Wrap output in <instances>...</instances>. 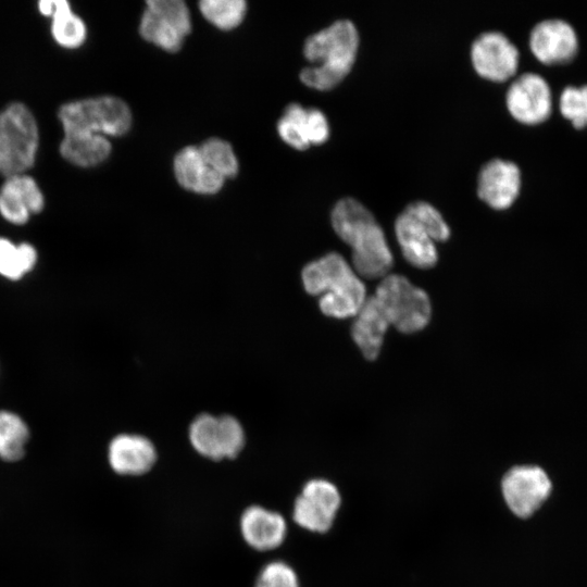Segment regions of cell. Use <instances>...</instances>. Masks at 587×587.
Returning a JSON list of instances; mask_svg holds the SVG:
<instances>
[{
    "mask_svg": "<svg viewBox=\"0 0 587 587\" xmlns=\"http://www.w3.org/2000/svg\"><path fill=\"white\" fill-rule=\"evenodd\" d=\"M333 228L352 249L354 272L364 278H384L392 266L385 234L372 212L352 197L341 198L332 211Z\"/></svg>",
    "mask_w": 587,
    "mask_h": 587,
    "instance_id": "obj_1",
    "label": "cell"
},
{
    "mask_svg": "<svg viewBox=\"0 0 587 587\" xmlns=\"http://www.w3.org/2000/svg\"><path fill=\"white\" fill-rule=\"evenodd\" d=\"M359 35L355 25L347 18L309 36L304 42V57L316 65L304 67L300 79L309 87L327 90L335 87L350 72L357 55Z\"/></svg>",
    "mask_w": 587,
    "mask_h": 587,
    "instance_id": "obj_2",
    "label": "cell"
},
{
    "mask_svg": "<svg viewBox=\"0 0 587 587\" xmlns=\"http://www.w3.org/2000/svg\"><path fill=\"white\" fill-rule=\"evenodd\" d=\"M301 278L307 292L321 295L320 309L327 316H355L367 298L360 276L336 252L307 264Z\"/></svg>",
    "mask_w": 587,
    "mask_h": 587,
    "instance_id": "obj_3",
    "label": "cell"
},
{
    "mask_svg": "<svg viewBox=\"0 0 587 587\" xmlns=\"http://www.w3.org/2000/svg\"><path fill=\"white\" fill-rule=\"evenodd\" d=\"M39 132L32 111L14 102L0 112V174H25L36 160Z\"/></svg>",
    "mask_w": 587,
    "mask_h": 587,
    "instance_id": "obj_4",
    "label": "cell"
},
{
    "mask_svg": "<svg viewBox=\"0 0 587 587\" xmlns=\"http://www.w3.org/2000/svg\"><path fill=\"white\" fill-rule=\"evenodd\" d=\"M58 115L64 134L122 136L132 125L128 105L120 98L110 96L65 103Z\"/></svg>",
    "mask_w": 587,
    "mask_h": 587,
    "instance_id": "obj_5",
    "label": "cell"
},
{
    "mask_svg": "<svg viewBox=\"0 0 587 587\" xmlns=\"http://www.w3.org/2000/svg\"><path fill=\"white\" fill-rule=\"evenodd\" d=\"M373 296L389 325L401 333L419 332L429 322L432 307L427 294L402 275L388 274L382 278Z\"/></svg>",
    "mask_w": 587,
    "mask_h": 587,
    "instance_id": "obj_6",
    "label": "cell"
},
{
    "mask_svg": "<svg viewBox=\"0 0 587 587\" xmlns=\"http://www.w3.org/2000/svg\"><path fill=\"white\" fill-rule=\"evenodd\" d=\"M500 490L511 513L520 519H527L548 500L552 482L539 465L520 464L504 473Z\"/></svg>",
    "mask_w": 587,
    "mask_h": 587,
    "instance_id": "obj_7",
    "label": "cell"
},
{
    "mask_svg": "<svg viewBox=\"0 0 587 587\" xmlns=\"http://www.w3.org/2000/svg\"><path fill=\"white\" fill-rule=\"evenodd\" d=\"M190 29L189 10L182 0L147 1L139 24V33L147 41L165 51L176 52Z\"/></svg>",
    "mask_w": 587,
    "mask_h": 587,
    "instance_id": "obj_8",
    "label": "cell"
},
{
    "mask_svg": "<svg viewBox=\"0 0 587 587\" xmlns=\"http://www.w3.org/2000/svg\"><path fill=\"white\" fill-rule=\"evenodd\" d=\"M192 448L213 461L235 459L243 449L245 432L237 419L201 414L189 427Z\"/></svg>",
    "mask_w": 587,
    "mask_h": 587,
    "instance_id": "obj_9",
    "label": "cell"
},
{
    "mask_svg": "<svg viewBox=\"0 0 587 587\" xmlns=\"http://www.w3.org/2000/svg\"><path fill=\"white\" fill-rule=\"evenodd\" d=\"M340 505L341 495L333 482L312 478L295 500L292 520L303 529L324 534L330 530Z\"/></svg>",
    "mask_w": 587,
    "mask_h": 587,
    "instance_id": "obj_10",
    "label": "cell"
},
{
    "mask_svg": "<svg viewBox=\"0 0 587 587\" xmlns=\"http://www.w3.org/2000/svg\"><path fill=\"white\" fill-rule=\"evenodd\" d=\"M475 71L483 77L503 82L512 77L519 67V50L500 32H485L476 37L471 47Z\"/></svg>",
    "mask_w": 587,
    "mask_h": 587,
    "instance_id": "obj_11",
    "label": "cell"
},
{
    "mask_svg": "<svg viewBox=\"0 0 587 587\" xmlns=\"http://www.w3.org/2000/svg\"><path fill=\"white\" fill-rule=\"evenodd\" d=\"M511 115L524 124L546 121L552 110V95L547 80L536 73H524L510 85L505 96Z\"/></svg>",
    "mask_w": 587,
    "mask_h": 587,
    "instance_id": "obj_12",
    "label": "cell"
},
{
    "mask_svg": "<svg viewBox=\"0 0 587 587\" xmlns=\"http://www.w3.org/2000/svg\"><path fill=\"white\" fill-rule=\"evenodd\" d=\"M529 48L541 63L552 65L571 61L578 48L574 28L560 18H548L534 26Z\"/></svg>",
    "mask_w": 587,
    "mask_h": 587,
    "instance_id": "obj_13",
    "label": "cell"
},
{
    "mask_svg": "<svg viewBox=\"0 0 587 587\" xmlns=\"http://www.w3.org/2000/svg\"><path fill=\"white\" fill-rule=\"evenodd\" d=\"M520 189L521 172L514 162L495 158L480 167L477 195L491 208H509L519 196Z\"/></svg>",
    "mask_w": 587,
    "mask_h": 587,
    "instance_id": "obj_14",
    "label": "cell"
},
{
    "mask_svg": "<svg viewBox=\"0 0 587 587\" xmlns=\"http://www.w3.org/2000/svg\"><path fill=\"white\" fill-rule=\"evenodd\" d=\"M45 198L36 180L20 174L7 177L0 188V214L11 224L24 225L42 211Z\"/></svg>",
    "mask_w": 587,
    "mask_h": 587,
    "instance_id": "obj_15",
    "label": "cell"
},
{
    "mask_svg": "<svg viewBox=\"0 0 587 587\" xmlns=\"http://www.w3.org/2000/svg\"><path fill=\"white\" fill-rule=\"evenodd\" d=\"M108 463L121 476L147 474L157 462V450L146 437L134 434H120L108 446Z\"/></svg>",
    "mask_w": 587,
    "mask_h": 587,
    "instance_id": "obj_16",
    "label": "cell"
},
{
    "mask_svg": "<svg viewBox=\"0 0 587 587\" xmlns=\"http://www.w3.org/2000/svg\"><path fill=\"white\" fill-rule=\"evenodd\" d=\"M240 533L248 546L258 551L278 548L287 535L285 517L261 505H250L239 520Z\"/></svg>",
    "mask_w": 587,
    "mask_h": 587,
    "instance_id": "obj_17",
    "label": "cell"
},
{
    "mask_svg": "<svg viewBox=\"0 0 587 587\" xmlns=\"http://www.w3.org/2000/svg\"><path fill=\"white\" fill-rule=\"evenodd\" d=\"M174 173L182 187L189 191L211 195L221 190L225 178L204 161L199 147L182 149L174 159Z\"/></svg>",
    "mask_w": 587,
    "mask_h": 587,
    "instance_id": "obj_18",
    "label": "cell"
},
{
    "mask_svg": "<svg viewBox=\"0 0 587 587\" xmlns=\"http://www.w3.org/2000/svg\"><path fill=\"white\" fill-rule=\"evenodd\" d=\"M395 233L405 260L415 267L430 268L437 262L435 241L404 211L395 221Z\"/></svg>",
    "mask_w": 587,
    "mask_h": 587,
    "instance_id": "obj_19",
    "label": "cell"
},
{
    "mask_svg": "<svg viewBox=\"0 0 587 587\" xmlns=\"http://www.w3.org/2000/svg\"><path fill=\"white\" fill-rule=\"evenodd\" d=\"M389 322L374 296L367 297L355 315L351 336L367 360H375L380 351Z\"/></svg>",
    "mask_w": 587,
    "mask_h": 587,
    "instance_id": "obj_20",
    "label": "cell"
},
{
    "mask_svg": "<svg viewBox=\"0 0 587 587\" xmlns=\"http://www.w3.org/2000/svg\"><path fill=\"white\" fill-rule=\"evenodd\" d=\"M60 152L70 163L89 167L102 163L110 155L111 143L102 135L64 134Z\"/></svg>",
    "mask_w": 587,
    "mask_h": 587,
    "instance_id": "obj_21",
    "label": "cell"
},
{
    "mask_svg": "<svg viewBox=\"0 0 587 587\" xmlns=\"http://www.w3.org/2000/svg\"><path fill=\"white\" fill-rule=\"evenodd\" d=\"M30 428L18 413L0 409V460L8 463L21 461L27 451Z\"/></svg>",
    "mask_w": 587,
    "mask_h": 587,
    "instance_id": "obj_22",
    "label": "cell"
},
{
    "mask_svg": "<svg viewBox=\"0 0 587 587\" xmlns=\"http://www.w3.org/2000/svg\"><path fill=\"white\" fill-rule=\"evenodd\" d=\"M38 262V252L29 242L15 243L0 237V276L9 280H20L30 273Z\"/></svg>",
    "mask_w": 587,
    "mask_h": 587,
    "instance_id": "obj_23",
    "label": "cell"
},
{
    "mask_svg": "<svg viewBox=\"0 0 587 587\" xmlns=\"http://www.w3.org/2000/svg\"><path fill=\"white\" fill-rule=\"evenodd\" d=\"M279 137L290 147L299 150L309 148L308 108L299 103L287 105L277 124Z\"/></svg>",
    "mask_w": 587,
    "mask_h": 587,
    "instance_id": "obj_24",
    "label": "cell"
},
{
    "mask_svg": "<svg viewBox=\"0 0 587 587\" xmlns=\"http://www.w3.org/2000/svg\"><path fill=\"white\" fill-rule=\"evenodd\" d=\"M199 8L211 24L224 30L237 27L247 10L242 0H203Z\"/></svg>",
    "mask_w": 587,
    "mask_h": 587,
    "instance_id": "obj_25",
    "label": "cell"
},
{
    "mask_svg": "<svg viewBox=\"0 0 587 587\" xmlns=\"http://www.w3.org/2000/svg\"><path fill=\"white\" fill-rule=\"evenodd\" d=\"M51 33L60 46L74 49L83 45L87 29L84 21L68 8L52 17Z\"/></svg>",
    "mask_w": 587,
    "mask_h": 587,
    "instance_id": "obj_26",
    "label": "cell"
},
{
    "mask_svg": "<svg viewBox=\"0 0 587 587\" xmlns=\"http://www.w3.org/2000/svg\"><path fill=\"white\" fill-rule=\"evenodd\" d=\"M199 150L207 164L224 178L234 177L238 172V161L232 146L220 138L205 140Z\"/></svg>",
    "mask_w": 587,
    "mask_h": 587,
    "instance_id": "obj_27",
    "label": "cell"
},
{
    "mask_svg": "<svg viewBox=\"0 0 587 587\" xmlns=\"http://www.w3.org/2000/svg\"><path fill=\"white\" fill-rule=\"evenodd\" d=\"M412 216L434 241H445L450 236V229L440 212L430 203L416 200L403 210Z\"/></svg>",
    "mask_w": 587,
    "mask_h": 587,
    "instance_id": "obj_28",
    "label": "cell"
},
{
    "mask_svg": "<svg viewBox=\"0 0 587 587\" xmlns=\"http://www.w3.org/2000/svg\"><path fill=\"white\" fill-rule=\"evenodd\" d=\"M559 108L561 114L576 128L587 126V85L565 87L560 96Z\"/></svg>",
    "mask_w": 587,
    "mask_h": 587,
    "instance_id": "obj_29",
    "label": "cell"
},
{
    "mask_svg": "<svg viewBox=\"0 0 587 587\" xmlns=\"http://www.w3.org/2000/svg\"><path fill=\"white\" fill-rule=\"evenodd\" d=\"M254 587H300L296 571L283 561L267 563L260 572Z\"/></svg>",
    "mask_w": 587,
    "mask_h": 587,
    "instance_id": "obj_30",
    "label": "cell"
},
{
    "mask_svg": "<svg viewBox=\"0 0 587 587\" xmlns=\"http://www.w3.org/2000/svg\"><path fill=\"white\" fill-rule=\"evenodd\" d=\"M308 128L311 145L323 143L329 136L328 121L316 108H308Z\"/></svg>",
    "mask_w": 587,
    "mask_h": 587,
    "instance_id": "obj_31",
    "label": "cell"
},
{
    "mask_svg": "<svg viewBox=\"0 0 587 587\" xmlns=\"http://www.w3.org/2000/svg\"><path fill=\"white\" fill-rule=\"evenodd\" d=\"M68 8H71V5L66 0H41L38 3L40 13L51 18Z\"/></svg>",
    "mask_w": 587,
    "mask_h": 587,
    "instance_id": "obj_32",
    "label": "cell"
}]
</instances>
